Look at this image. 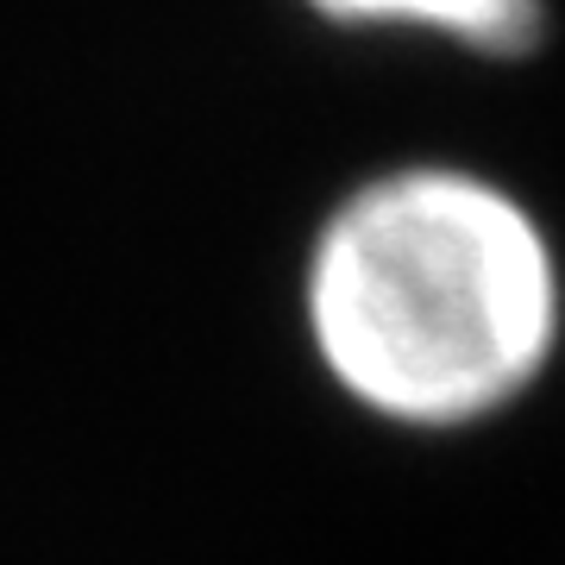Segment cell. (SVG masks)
Returning a JSON list of instances; mask_svg holds the SVG:
<instances>
[{
	"instance_id": "cell-2",
	"label": "cell",
	"mask_w": 565,
	"mask_h": 565,
	"mask_svg": "<svg viewBox=\"0 0 565 565\" xmlns=\"http://www.w3.org/2000/svg\"><path fill=\"white\" fill-rule=\"evenodd\" d=\"M327 25L422 32L465 51H522L541 39V0H308Z\"/></svg>"
},
{
	"instance_id": "cell-1",
	"label": "cell",
	"mask_w": 565,
	"mask_h": 565,
	"mask_svg": "<svg viewBox=\"0 0 565 565\" xmlns=\"http://www.w3.org/2000/svg\"><path fill=\"white\" fill-rule=\"evenodd\" d=\"M302 321L352 408L408 434H459L553 371L565 264L509 182L465 163H396L321 214Z\"/></svg>"
}]
</instances>
